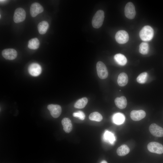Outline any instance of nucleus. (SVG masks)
Here are the masks:
<instances>
[{
	"label": "nucleus",
	"instance_id": "nucleus-1",
	"mask_svg": "<svg viewBox=\"0 0 163 163\" xmlns=\"http://www.w3.org/2000/svg\"><path fill=\"white\" fill-rule=\"evenodd\" d=\"M154 32L153 28L150 26H144L139 32L140 39L144 41H149L151 40L154 36Z\"/></svg>",
	"mask_w": 163,
	"mask_h": 163
},
{
	"label": "nucleus",
	"instance_id": "nucleus-2",
	"mask_svg": "<svg viewBox=\"0 0 163 163\" xmlns=\"http://www.w3.org/2000/svg\"><path fill=\"white\" fill-rule=\"evenodd\" d=\"M104 18V12L102 10L97 11L93 18L92 24L96 28H100L102 25Z\"/></svg>",
	"mask_w": 163,
	"mask_h": 163
},
{
	"label": "nucleus",
	"instance_id": "nucleus-3",
	"mask_svg": "<svg viewBox=\"0 0 163 163\" xmlns=\"http://www.w3.org/2000/svg\"><path fill=\"white\" fill-rule=\"evenodd\" d=\"M97 73L99 77L101 79H104L108 76L107 68L104 63L101 61L97 62L96 65Z\"/></svg>",
	"mask_w": 163,
	"mask_h": 163
},
{
	"label": "nucleus",
	"instance_id": "nucleus-4",
	"mask_svg": "<svg viewBox=\"0 0 163 163\" xmlns=\"http://www.w3.org/2000/svg\"><path fill=\"white\" fill-rule=\"evenodd\" d=\"M148 150L151 152L161 154L163 153V145L156 142H151L147 145Z\"/></svg>",
	"mask_w": 163,
	"mask_h": 163
},
{
	"label": "nucleus",
	"instance_id": "nucleus-5",
	"mask_svg": "<svg viewBox=\"0 0 163 163\" xmlns=\"http://www.w3.org/2000/svg\"><path fill=\"white\" fill-rule=\"evenodd\" d=\"M26 18V12L23 8H19L16 9L13 16V21L16 23H18L24 20Z\"/></svg>",
	"mask_w": 163,
	"mask_h": 163
},
{
	"label": "nucleus",
	"instance_id": "nucleus-6",
	"mask_svg": "<svg viewBox=\"0 0 163 163\" xmlns=\"http://www.w3.org/2000/svg\"><path fill=\"white\" fill-rule=\"evenodd\" d=\"M124 12L125 16L128 19H132L135 18L136 12L135 6L132 2H129L126 4L125 7Z\"/></svg>",
	"mask_w": 163,
	"mask_h": 163
},
{
	"label": "nucleus",
	"instance_id": "nucleus-7",
	"mask_svg": "<svg viewBox=\"0 0 163 163\" xmlns=\"http://www.w3.org/2000/svg\"><path fill=\"white\" fill-rule=\"evenodd\" d=\"M116 41L119 43L123 44L126 43L129 39L127 32L124 30H120L117 31L115 35Z\"/></svg>",
	"mask_w": 163,
	"mask_h": 163
},
{
	"label": "nucleus",
	"instance_id": "nucleus-8",
	"mask_svg": "<svg viewBox=\"0 0 163 163\" xmlns=\"http://www.w3.org/2000/svg\"><path fill=\"white\" fill-rule=\"evenodd\" d=\"M149 129L150 132L153 136L157 137H163V128L156 124H152Z\"/></svg>",
	"mask_w": 163,
	"mask_h": 163
},
{
	"label": "nucleus",
	"instance_id": "nucleus-9",
	"mask_svg": "<svg viewBox=\"0 0 163 163\" xmlns=\"http://www.w3.org/2000/svg\"><path fill=\"white\" fill-rule=\"evenodd\" d=\"M47 109L49 110L51 115L54 118L59 117L62 112L61 107L59 105L49 104L47 106Z\"/></svg>",
	"mask_w": 163,
	"mask_h": 163
},
{
	"label": "nucleus",
	"instance_id": "nucleus-10",
	"mask_svg": "<svg viewBox=\"0 0 163 163\" xmlns=\"http://www.w3.org/2000/svg\"><path fill=\"white\" fill-rule=\"evenodd\" d=\"M43 11V6L37 2L33 3L31 5L30 8V13L31 16L34 17Z\"/></svg>",
	"mask_w": 163,
	"mask_h": 163
},
{
	"label": "nucleus",
	"instance_id": "nucleus-11",
	"mask_svg": "<svg viewBox=\"0 0 163 163\" xmlns=\"http://www.w3.org/2000/svg\"><path fill=\"white\" fill-rule=\"evenodd\" d=\"M2 55L6 59L13 60L16 58L17 56V51L13 49H6L2 52Z\"/></svg>",
	"mask_w": 163,
	"mask_h": 163
},
{
	"label": "nucleus",
	"instance_id": "nucleus-12",
	"mask_svg": "<svg viewBox=\"0 0 163 163\" xmlns=\"http://www.w3.org/2000/svg\"><path fill=\"white\" fill-rule=\"evenodd\" d=\"M28 71L30 75L34 76H37L41 73L42 69L39 64L34 63L29 65L28 68Z\"/></svg>",
	"mask_w": 163,
	"mask_h": 163
},
{
	"label": "nucleus",
	"instance_id": "nucleus-13",
	"mask_svg": "<svg viewBox=\"0 0 163 163\" xmlns=\"http://www.w3.org/2000/svg\"><path fill=\"white\" fill-rule=\"evenodd\" d=\"M146 116L145 112L142 110H133L130 113V117L134 121H139L144 118Z\"/></svg>",
	"mask_w": 163,
	"mask_h": 163
},
{
	"label": "nucleus",
	"instance_id": "nucleus-14",
	"mask_svg": "<svg viewBox=\"0 0 163 163\" xmlns=\"http://www.w3.org/2000/svg\"><path fill=\"white\" fill-rule=\"evenodd\" d=\"M62 123L64 131L67 133H70L72 129V125L71 120L68 118H64L62 120Z\"/></svg>",
	"mask_w": 163,
	"mask_h": 163
},
{
	"label": "nucleus",
	"instance_id": "nucleus-15",
	"mask_svg": "<svg viewBox=\"0 0 163 163\" xmlns=\"http://www.w3.org/2000/svg\"><path fill=\"white\" fill-rule=\"evenodd\" d=\"M116 106L120 109H123L126 106L127 101L126 98L123 96L116 97L114 101Z\"/></svg>",
	"mask_w": 163,
	"mask_h": 163
},
{
	"label": "nucleus",
	"instance_id": "nucleus-16",
	"mask_svg": "<svg viewBox=\"0 0 163 163\" xmlns=\"http://www.w3.org/2000/svg\"><path fill=\"white\" fill-rule=\"evenodd\" d=\"M103 140L106 142L113 144L115 141V137L113 133L108 130H106L103 136Z\"/></svg>",
	"mask_w": 163,
	"mask_h": 163
},
{
	"label": "nucleus",
	"instance_id": "nucleus-17",
	"mask_svg": "<svg viewBox=\"0 0 163 163\" xmlns=\"http://www.w3.org/2000/svg\"><path fill=\"white\" fill-rule=\"evenodd\" d=\"M125 120L124 115L123 113H115L112 117V120L113 123L117 125L123 123Z\"/></svg>",
	"mask_w": 163,
	"mask_h": 163
},
{
	"label": "nucleus",
	"instance_id": "nucleus-18",
	"mask_svg": "<svg viewBox=\"0 0 163 163\" xmlns=\"http://www.w3.org/2000/svg\"><path fill=\"white\" fill-rule=\"evenodd\" d=\"M128 82V77L125 73L122 72L118 75L117 78V83L120 86H125Z\"/></svg>",
	"mask_w": 163,
	"mask_h": 163
},
{
	"label": "nucleus",
	"instance_id": "nucleus-19",
	"mask_svg": "<svg viewBox=\"0 0 163 163\" xmlns=\"http://www.w3.org/2000/svg\"><path fill=\"white\" fill-rule=\"evenodd\" d=\"M49 24L46 21H42L39 23L37 29L39 33L41 34H45L49 27Z\"/></svg>",
	"mask_w": 163,
	"mask_h": 163
},
{
	"label": "nucleus",
	"instance_id": "nucleus-20",
	"mask_svg": "<svg viewBox=\"0 0 163 163\" xmlns=\"http://www.w3.org/2000/svg\"><path fill=\"white\" fill-rule=\"evenodd\" d=\"M115 61L119 65L123 66L126 65L127 60L126 57L123 55L118 53L116 54L114 57Z\"/></svg>",
	"mask_w": 163,
	"mask_h": 163
},
{
	"label": "nucleus",
	"instance_id": "nucleus-21",
	"mask_svg": "<svg viewBox=\"0 0 163 163\" xmlns=\"http://www.w3.org/2000/svg\"><path fill=\"white\" fill-rule=\"evenodd\" d=\"M129 151V149L127 145H123L117 148V153L118 155L122 156L128 154Z\"/></svg>",
	"mask_w": 163,
	"mask_h": 163
},
{
	"label": "nucleus",
	"instance_id": "nucleus-22",
	"mask_svg": "<svg viewBox=\"0 0 163 163\" xmlns=\"http://www.w3.org/2000/svg\"><path fill=\"white\" fill-rule=\"evenodd\" d=\"M39 45L40 42L37 38H32L28 41V47L30 49H37L39 48Z\"/></svg>",
	"mask_w": 163,
	"mask_h": 163
},
{
	"label": "nucleus",
	"instance_id": "nucleus-23",
	"mask_svg": "<svg viewBox=\"0 0 163 163\" xmlns=\"http://www.w3.org/2000/svg\"><path fill=\"white\" fill-rule=\"evenodd\" d=\"M88 102V100L86 97H83L76 102L74 104V107L77 108H83L85 106Z\"/></svg>",
	"mask_w": 163,
	"mask_h": 163
},
{
	"label": "nucleus",
	"instance_id": "nucleus-24",
	"mask_svg": "<svg viewBox=\"0 0 163 163\" xmlns=\"http://www.w3.org/2000/svg\"><path fill=\"white\" fill-rule=\"evenodd\" d=\"M89 118L91 120L100 122L103 119L102 115L99 113L94 112L91 113L89 115Z\"/></svg>",
	"mask_w": 163,
	"mask_h": 163
},
{
	"label": "nucleus",
	"instance_id": "nucleus-25",
	"mask_svg": "<svg viewBox=\"0 0 163 163\" xmlns=\"http://www.w3.org/2000/svg\"><path fill=\"white\" fill-rule=\"evenodd\" d=\"M149 50V46L146 42H142L139 45V52L142 54L145 55L147 54Z\"/></svg>",
	"mask_w": 163,
	"mask_h": 163
},
{
	"label": "nucleus",
	"instance_id": "nucleus-26",
	"mask_svg": "<svg viewBox=\"0 0 163 163\" xmlns=\"http://www.w3.org/2000/svg\"><path fill=\"white\" fill-rule=\"evenodd\" d=\"M148 73L147 72H142L138 76L136 79L137 81L140 83H144L146 81Z\"/></svg>",
	"mask_w": 163,
	"mask_h": 163
},
{
	"label": "nucleus",
	"instance_id": "nucleus-27",
	"mask_svg": "<svg viewBox=\"0 0 163 163\" xmlns=\"http://www.w3.org/2000/svg\"><path fill=\"white\" fill-rule=\"evenodd\" d=\"M74 117L78 118L81 120H83L85 118V115L84 113L81 111H79L74 112L73 113Z\"/></svg>",
	"mask_w": 163,
	"mask_h": 163
},
{
	"label": "nucleus",
	"instance_id": "nucleus-28",
	"mask_svg": "<svg viewBox=\"0 0 163 163\" xmlns=\"http://www.w3.org/2000/svg\"><path fill=\"white\" fill-rule=\"evenodd\" d=\"M101 163H107V162L105 160H103L101 161Z\"/></svg>",
	"mask_w": 163,
	"mask_h": 163
}]
</instances>
